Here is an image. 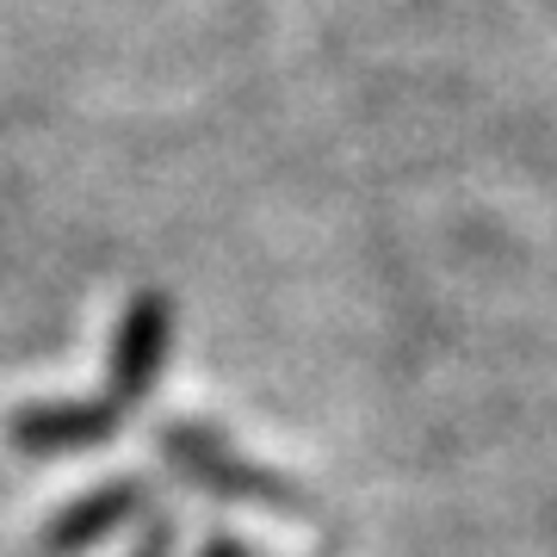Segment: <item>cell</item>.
<instances>
[{
  "instance_id": "2",
  "label": "cell",
  "mask_w": 557,
  "mask_h": 557,
  "mask_svg": "<svg viewBox=\"0 0 557 557\" xmlns=\"http://www.w3.org/2000/svg\"><path fill=\"white\" fill-rule=\"evenodd\" d=\"M168 354H174V304L161 298V292H137V298L119 310V322H112L106 379H100V391H94V397L131 421L143 409V397L156 391Z\"/></svg>"
},
{
  "instance_id": "3",
  "label": "cell",
  "mask_w": 557,
  "mask_h": 557,
  "mask_svg": "<svg viewBox=\"0 0 557 557\" xmlns=\"http://www.w3.org/2000/svg\"><path fill=\"white\" fill-rule=\"evenodd\" d=\"M143 515H149V483L143 478H106V483H94V490L69 496L57 515L44 520V552L50 557H87Z\"/></svg>"
},
{
  "instance_id": "4",
  "label": "cell",
  "mask_w": 557,
  "mask_h": 557,
  "mask_svg": "<svg viewBox=\"0 0 557 557\" xmlns=\"http://www.w3.org/2000/svg\"><path fill=\"white\" fill-rule=\"evenodd\" d=\"M174 539H180V515H149L143 539L124 557H174Z\"/></svg>"
},
{
  "instance_id": "5",
  "label": "cell",
  "mask_w": 557,
  "mask_h": 557,
  "mask_svg": "<svg viewBox=\"0 0 557 557\" xmlns=\"http://www.w3.org/2000/svg\"><path fill=\"white\" fill-rule=\"evenodd\" d=\"M193 557H255V552H248V539H236V533H211Z\"/></svg>"
},
{
  "instance_id": "1",
  "label": "cell",
  "mask_w": 557,
  "mask_h": 557,
  "mask_svg": "<svg viewBox=\"0 0 557 557\" xmlns=\"http://www.w3.org/2000/svg\"><path fill=\"white\" fill-rule=\"evenodd\" d=\"M156 453L161 465L186 478L205 502H223V508H260V515H285V520H310V496H304L292 478H278L267 465L236 453V440L218 434L211 421H193V416H174L156 428Z\"/></svg>"
}]
</instances>
